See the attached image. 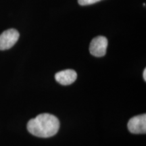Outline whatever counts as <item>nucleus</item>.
<instances>
[{"label": "nucleus", "instance_id": "6", "mask_svg": "<svg viewBox=\"0 0 146 146\" xmlns=\"http://www.w3.org/2000/svg\"><path fill=\"white\" fill-rule=\"evenodd\" d=\"M101 0H78V3L81 5H87L96 3Z\"/></svg>", "mask_w": 146, "mask_h": 146}, {"label": "nucleus", "instance_id": "5", "mask_svg": "<svg viewBox=\"0 0 146 146\" xmlns=\"http://www.w3.org/2000/svg\"><path fill=\"white\" fill-rule=\"evenodd\" d=\"M76 78H77L76 72L71 69L60 71L55 75L56 81L62 85H70L76 81Z\"/></svg>", "mask_w": 146, "mask_h": 146}, {"label": "nucleus", "instance_id": "1", "mask_svg": "<svg viewBox=\"0 0 146 146\" xmlns=\"http://www.w3.org/2000/svg\"><path fill=\"white\" fill-rule=\"evenodd\" d=\"M60 129L57 117L50 114H41L31 119L27 124L28 131L33 135L42 138L54 136Z\"/></svg>", "mask_w": 146, "mask_h": 146}, {"label": "nucleus", "instance_id": "2", "mask_svg": "<svg viewBox=\"0 0 146 146\" xmlns=\"http://www.w3.org/2000/svg\"><path fill=\"white\" fill-rule=\"evenodd\" d=\"M20 34L16 29H10L5 31L0 35V50L10 49L19 39Z\"/></svg>", "mask_w": 146, "mask_h": 146}, {"label": "nucleus", "instance_id": "4", "mask_svg": "<svg viewBox=\"0 0 146 146\" xmlns=\"http://www.w3.org/2000/svg\"><path fill=\"white\" fill-rule=\"evenodd\" d=\"M128 129L133 134H145L146 133V115L141 114L131 118L128 123Z\"/></svg>", "mask_w": 146, "mask_h": 146}, {"label": "nucleus", "instance_id": "7", "mask_svg": "<svg viewBox=\"0 0 146 146\" xmlns=\"http://www.w3.org/2000/svg\"><path fill=\"white\" fill-rule=\"evenodd\" d=\"M143 79H144V81H146V69H144L143 74Z\"/></svg>", "mask_w": 146, "mask_h": 146}, {"label": "nucleus", "instance_id": "3", "mask_svg": "<svg viewBox=\"0 0 146 146\" xmlns=\"http://www.w3.org/2000/svg\"><path fill=\"white\" fill-rule=\"evenodd\" d=\"M108 47V39L104 36H98L92 39L90 46L89 52L91 54L96 57H102L106 54Z\"/></svg>", "mask_w": 146, "mask_h": 146}]
</instances>
